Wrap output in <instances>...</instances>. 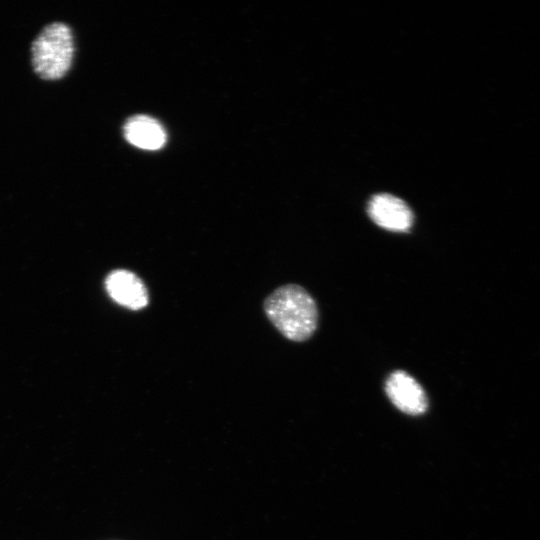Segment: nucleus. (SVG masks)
<instances>
[{
    "label": "nucleus",
    "instance_id": "obj_1",
    "mask_svg": "<svg viewBox=\"0 0 540 540\" xmlns=\"http://www.w3.org/2000/svg\"><path fill=\"white\" fill-rule=\"evenodd\" d=\"M263 308L274 327L291 341H306L317 328L316 303L300 285L278 287L265 299Z\"/></svg>",
    "mask_w": 540,
    "mask_h": 540
},
{
    "label": "nucleus",
    "instance_id": "obj_2",
    "mask_svg": "<svg viewBox=\"0 0 540 540\" xmlns=\"http://www.w3.org/2000/svg\"><path fill=\"white\" fill-rule=\"evenodd\" d=\"M75 46L71 28L64 22L45 25L31 45V63L42 79L57 80L71 68Z\"/></svg>",
    "mask_w": 540,
    "mask_h": 540
},
{
    "label": "nucleus",
    "instance_id": "obj_3",
    "mask_svg": "<svg viewBox=\"0 0 540 540\" xmlns=\"http://www.w3.org/2000/svg\"><path fill=\"white\" fill-rule=\"evenodd\" d=\"M367 212L376 225L393 232L409 231L414 221L410 207L402 199L387 193L374 195Z\"/></svg>",
    "mask_w": 540,
    "mask_h": 540
},
{
    "label": "nucleus",
    "instance_id": "obj_4",
    "mask_svg": "<svg viewBox=\"0 0 540 540\" xmlns=\"http://www.w3.org/2000/svg\"><path fill=\"white\" fill-rule=\"evenodd\" d=\"M385 392L390 401L402 412L420 415L428 406L422 386L407 372L396 370L385 382Z\"/></svg>",
    "mask_w": 540,
    "mask_h": 540
},
{
    "label": "nucleus",
    "instance_id": "obj_5",
    "mask_svg": "<svg viewBox=\"0 0 540 540\" xmlns=\"http://www.w3.org/2000/svg\"><path fill=\"white\" fill-rule=\"evenodd\" d=\"M105 287L109 296L119 305L141 310L148 305V290L143 281L133 272L117 269L108 274Z\"/></svg>",
    "mask_w": 540,
    "mask_h": 540
},
{
    "label": "nucleus",
    "instance_id": "obj_6",
    "mask_svg": "<svg viewBox=\"0 0 540 540\" xmlns=\"http://www.w3.org/2000/svg\"><path fill=\"white\" fill-rule=\"evenodd\" d=\"M124 136L132 145L146 150L160 149L166 142L161 124L145 115L130 118L124 126Z\"/></svg>",
    "mask_w": 540,
    "mask_h": 540
}]
</instances>
